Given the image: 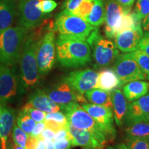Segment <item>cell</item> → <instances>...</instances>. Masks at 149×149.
<instances>
[{
    "label": "cell",
    "mask_w": 149,
    "mask_h": 149,
    "mask_svg": "<svg viewBox=\"0 0 149 149\" xmlns=\"http://www.w3.org/2000/svg\"><path fill=\"white\" fill-rule=\"evenodd\" d=\"M134 58L146 75V79L149 80V56L143 53L140 50H137L132 53Z\"/></svg>",
    "instance_id": "obj_29"
},
{
    "label": "cell",
    "mask_w": 149,
    "mask_h": 149,
    "mask_svg": "<svg viewBox=\"0 0 149 149\" xmlns=\"http://www.w3.org/2000/svg\"><path fill=\"white\" fill-rule=\"evenodd\" d=\"M68 129L71 136L72 146H79L82 149H104L105 147L88 130L75 128L69 123Z\"/></svg>",
    "instance_id": "obj_17"
},
{
    "label": "cell",
    "mask_w": 149,
    "mask_h": 149,
    "mask_svg": "<svg viewBox=\"0 0 149 149\" xmlns=\"http://www.w3.org/2000/svg\"><path fill=\"white\" fill-rule=\"evenodd\" d=\"M128 149H149V139H126Z\"/></svg>",
    "instance_id": "obj_34"
},
{
    "label": "cell",
    "mask_w": 149,
    "mask_h": 149,
    "mask_svg": "<svg viewBox=\"0 0 149 149\" xmlns=\"http://www.w3.org/2000/svg\"><path fill=\"white\" fill-rule=\"evenodd\" d=\"M113 69L120 79L121 87L130 81L147 79L132 53L119 55L115 61Z\"/></svg>",
    "instance_id": "obj_9"
},
{
    "label": "cell",
    "mask_w": 149,
    "mask_h": 149,
    "mask_svg": "<svg viewBox=\"0 0 149 149\" xmlns=\"http://www.w3.org/2000/svg\"><path fill=\"white\" fill-rule=\"evenodd\" d=\"M44 122L46 124V127L51 128L55 132L62 128H68V126L66 115L60 111L46 113Z\"/></svg>",
    "instance_id": "obj_26"
},
{
    "label": "cell",
    "mask_w": 149,
    "mask_h": 149,
    "mask_svg": "<svg viewBox=\"0 0 149 149\" xmlns=\"http://www.w3.org/2000/svg\"><path fill=\"white\" fill-rule=\"evenodd\" d=\"M140 122H149V93L128 105L124 121L126 126Z\"/></svg>",
    "instance_id": "obj_16"
},
{
    "label": "cell",
    "mask_w": 149,
    "mask_h": 149,
    "mask_svg": "<svg viewBox=\"0 0 149 149\" xmlns=\"http://www.w3.org/2000/svg\"><path fill=\"white\" fill-rule=\"evenodd\" d=\"M17 6V0H0V31L11 26Z\"/></svg>",
    "instance_id": "obj_21"
},
{
    "label": "cell",
    "mask_w": 149,
    "mask_h": 149,
    "mask_svg": "<svg viewBox=\"0 0 149 149\" xmlns=\"http://www.w3.org/2000/svg\"><path fill=\"white\" fill-rule=\"evenodd\" d=\"M134 13L139 19H144L149 14V0H137Z\"/></svg>",
    "instance_id": "obj_32"
},
{
    "label": "cell",
    "mask_w": 149,
    "mask_h": 149,
    "mask_svg": "<svg viewBox=\"0 0 149 149\" xmlns=\"http://www.w3.org/2000/svg\"><path fill=\"white\" fill-rule=\"evenodd\" d=\"M28 104L46 113L61 111L60 106L54 102L44 91H36L29 97Z\"/></svg>",
    "instance_id": "obj_20"
},
{
    "label": "cell",
    "mask_w": 149,
    "mask_h": 149,
    "mask_svg": "<svg viewBox=\"0 0 149 149\" xmlns=\"http://www.w3.org/2000/svg\"><path fill=\"white\" fill-rule=\"evenodd\" d=\"M3 109V105H2V104H1V102H0V119H1V114H2Z\"/></svg>",
    "instance_id": "obj_49"
},
{
    "label": "cell",
    "mask_w": 149,
    "mask_h": 149,
    "mask_svg": "<svg viewBox=\"0 0 149 149\" xmlns=\"http://www.w3.org/2000/svg\"><path fill=\"white\" fill-rule=\"evenodd\" d=\"M138 50L149 56V31H147L143 34L140 42L139 44Z\"/></svg>",
    "instance_id": "obj_37"
},
{
    "label": "cell",
    "mask_w": 149,
    "mask_h": 149,
    "mask_svg": "<svg viewBox=\"0 0 149 149\" xmlns=\"http://www.w3.org/2000/svg\"><path fill=\"white\" fill-rule=\"evenodd\" d=\"M141 26H142V29H144V31H149V14L143 19Z\"/></svg>",
    "instance_id": "obj_45"
},
{
    "label": "cell",
    "mask_w": 149,
    "mask_h": 149,
    "mask_svg": "<svg viewBox=\"0 0 149 149\" xmlns=\"http://www.w3.org/2000/svg\"><path fill=\"white\" fill-rule=\"evenodd\" d=\"M117 1L120 3L122 6L126 7V8H131L135 0H117Z\"/></svg>",
    "instance_id": "obj_43"
},
{
    "label": "cell",
    "mask_w": 149,
    "mask_h": 149,
    "mask_svg": "<svg viewBox=\"0 0 149 149\" xmlns=\"http://www.w3.org/2000/svg\"><path fill=\"white\" fill-rule=\"evenodd\" d=\"M98 73L91 69L74 70L65 77L64 80L74 91L84 95L91 89L95 88Z\"/></svg>",
    "instance_id": "obj_14"
},
{
    "label": "cell",
    "mask_w": 149,
    "mask_h": 149,
    "mask_svg": "<svg viewBox=\"0 0 149 149\" xmlns=\"http://www.w3.org/2000/svg\"><path fill=\"white\" fill-rule=\"evenodd\" d=\"M29 31L18 26L0 31V64L12 66L18 62Z\"/></svg>",
    "instance_id": "obj_3"
},
{
    "label": "cell",
    "mask_w": 149,
    "mask_h": 149,
    "mask_svg": "<svg viewBox=\"0 0 149 149\" xmlns=\"http://www.w3.org/2000/svg\"><path fill=\"white\" fill-rule=\"evenodd\" d=\"M97 28L83 18L63 10L56 17L54 29L58 33V38L86 41Z\"/></svg>",
    "instance_id": "obj_4"
},
{
    "label": "cell",
    "mask_w": 149,
    "mask_h": 149,
    "mask_svg": "<svg viewBox=\"0 0 149 149\" xmlns=\"http://www.w3.org/2000/svg\"><path fill=\"white\" fill-rule=\"evenodd\" d=\"M126 139H149V122L134 123L125 129Z\"/></svg>",
    "instance_id": "obj_25"
},
{
    "label": "cell",
    "mask_w": 149,
    "mask_h": 149,
    "mask_svg": "<svg viewBox=\"0 0 149 149\" xmlns=\"http://www.w3.org/2000/svg\"><path fill=\"white\" fill-rule=\"evenodd\" d=\"M40 37L35 33L28 35L20 57L22 82L24 87H34L40 79L37 52Z\"/></svg>",
    "instance_id": "obj_5"
},
{
    "label": "cell",
    "mask_w": 149,
    "mask_h": 149,
    "mask_svg": "<svg viewBox=\"0 0 149 149\" xmlns=\"http://www.w3.org/2000/svg\"><path fill=\"white\" fill-rule=\"evenodd\" d=\"M68 123L75 128L91 132L102 144L106 146L108 139L96 121L78 102H72L62 109Z\"/></svg>",
    "instance_id": "obj_7"
},
{
    "label": "cell",
    "mask_w": 149,
    "mask_h": 149,
    "mask_svg": "<svg viewBox=\"0 0 149 149\" xmlns=\"http://www.w3.org/2000/svg\"><path fill=\"white\" fill-rule=\"evenodd\" d=\"M122 93L128 102H132L149 93V81L135 80L122 86Z\"/></svg>",
    "instance_id": "obj_22"
},
{
    "label": "cell",
    "mask_w": 149,
    "mask_h": 149,
    "mask_svg": "<svg viewBox=\"0 0 149 149\" xmlns=\"http://www.w3.org/2000/svg\"><path fill=\"white\" fill-rule=\"evenodd\" d=\"M57 3L54 0H41L39 2L38 6L40 10L44 14H49L55 10Z\"/></svg>",
    "instance_id": "obj_35"
},
{
    "label": "cell",
    "mask_w": 149,
    "mask_h": 149,
    "mask_svg": "<svg viewBox=\"0 0 149 149\" xmlns=\"http://www.w3.org/2000/svg\"><path fill=\"white\" fill-rule=\"evenodd\" d=\"M19 81L14 68L0 64V102H10L17 95Z\"/></svg>",
    "instance_id": "obj_13"
},
{
    "label": "cell",
    "mask_w": 149,
    "mask_h": 149,
    "mask_svg": "<svg viewBox=\"0 0 149 149\" xmlns=\"http://www.w3.org/2000/svg\"><path fill=\"white\" fill-rule=\"evenodd\" d=\"M107 149H128L126 144L124 143H119L113 146H110L107 148Z\"/></svg>",
    "instance_id": "obj_46"
},
{
    "label": "cell",
    "mask_w": 149,
    "mask_h": 149,
    "mask_svg": "<svg viewBox=\"0 0 149 149\" xmlns=\"http://www.w3.org/2000/svg\"><path fill=\"white\" fill-rule=\"evenodd\" d=\"M35 149H46L45 139L42 138L40 136H39L38 143H37L36 148H35Z\"/></svg>",
    "instance_id": "obj_44"
},
{
    "label": "cell",
    "mask_w": 149,
    "mask_h": 149,
    "mask_svg": "<svg viewBox=\"0 0 149 149\" xmlns=\"http://www.w3.org/2000/svg\"><path fill=\"white\" fill-rule=\"evenodd\" d=\"M16 122L17 125L20 128H22L28 135H31L35 124H36L35 120L31 118L27 112L24 111L23 109L17 115Z\"/></svg>",
    "instance_id": "obj_28"
},
{
    "label": "cell",
    "mask_w": 149,
    "mask_h": 149,
    "mask_svg": "<svg viewBox=\"0 0 149 149\" xmlns=\"http://www.w3.org/2000/svg\"><path fill=\"white\" fill-rule=\"evenodd\" d=\"M121 87L120 81L113 68H105L98 73L95 88L111 91Z\"/></svg>",
    "instance_id": "obj_23"
},
{
    "label": "cell",
    "mask_w": 149,
    "mask_h": 149,
    "mask_svg": "<svg viewBox=\"0 0 149 149\" xmlns=\"http://www.w3.org/2000/svg\"><path fill=\"white\" fill-rule=\"evenodd\" d=\"M143 34L144 32L141 25L125 30L115 37V45L117 49L122 53H133L138 50L139 44Z\"/></svg>",
    "instance_id": "obj_15"
},
{
    "label": "cell",
    "mask_w": 149,
    "mask_h": 149,
    "mask_svg": "<svg viewBox=\"0 0 149 149\" xmlns=\"http://www.w3.org/2000/svg\"><path fill=\"white\" fill-rule=\"evenodd\" d=\"M55 29L49 27L39 42L37 60L40 75L46 74L53 68L56 59Z\"/></svg>",
    "instance_id": "obj_8"
},
{
    "label": "cell",
    "mask_w": 149,
    "mask_h": 149,
    "mask_svg": "<svg viewBox=\"0 0 149 149\" xmlns=\"http://www.w3.org/2000/svg\"><path fill=\"white\" fill-rule=\"evenodd\" d=\"M8 149H25L23 147L19 146V145L15 144V143H12L10 144V146H8Z\"/></svg>",
    "instance_id": "obj_48"
},
{
    "label": "cell",
    "mask_w": 149,
    "mask_h": 149,
    "mask_svg": "<svg viewBox=\"0 0 149 149\" xmlns=\"http://www.w3.org/2000/svg\"><path fill=\"white\" fill-rule=\"evenodd\" d=\"M46 128V124L45 122H37L35 124L34 128H33L32 133H31V135L34 136V137H39L40 136L41 134L43 132V130L45 129Z\"/></svg>",
    "instance_id": "obj_39"
},
{
    "label": "cell",
    "mask_w": 149,
    "mask_h": 149,
    "mask_svg": "<svg viewBox=\"0 0 149 149\" xmlns=\"http://www.w3.org/2000/svg\"><path fill=\"white\" fill-rule=\"evenodd\" d=\"M81 106L96 121L107 137L108 141L114 140L117 135V130L114 125L115 120L113 109L88 102L82 103Z\"/></svg>",
    "instance_id": "obj_10"
},
{
    "label": "cell",
    "mask_w": 149,
    "mask_h": 149,
    "mask_svg": "<svg viewBox=\"0 0 149 149\" xmlns=\"http://www.w3.org/2000/svg\"><path fill=\"white\" fill-rule=\"evenodd\" d=\"M41 0H19L18 3L19 25L31 30L40 26L47 18L48 15L43 13L39 8Z\"/></svg>",
    "instance_id": "obj_11"
},
{
    "label": "cell",
    "mask_w": 149,
    "mask_h": 149,
    "mask_svg": "<svg viewBox=\"0 0 149 149\" xmlns=\"http://www.w3.org/2000/svg\"><path fill=\"white\" fill-rule=\"evenodd\" d=\"M95 2V0H83L76 10L72 13V14L86 20L88 15L92 10Z\"/></svg>",
    "instance_id": "obj_30"
},
{
    "label": "cell",
    "mask_w": 149,
    "mask_h": 149,
    "mask_svg": "<svg viewBox=\"0 0 149 149\" xmlns=\"http://www.w3.org/2000/svg\"><path fill=\"white\" fill-rule=\"evenodd\" d=\"M46 93L54 102L60 106L61 110L72 102H86L85 97L74 91L64 79Z\"/></svg>",
    "instance_id": "obj_12"
},
{
    "label": "cell",
    "mask_w": 149,
    "mask_h": 149,
    "mask_svg": "<svg viewBox=\"0 0 149 149\" xmlns=\"http://www.w3.org/2000/svg\"><path fill=\"white\" fill-rule=\"evenodd\" d=\"M53 146L55 149H70L72 147L71 136L70 137L54 140Z\"/></svg>",
    "instance_id": "obj_36"
},
{
    "label": "cell",
    "mask_w": 149,
    "mask_h": 149,
    "mask_svg": "<svg viewBox=\"0 0 149 149\" xmlns=\"http://www.w3.org/2000/svg\"><path fill=\"white\" fill-rule=\"evenodd\" d=\"M57 59L66 68H77L91 61V49L86 41L57 38Z\"/></svg>",
    "instance_id": "obj_2"
},
{
    "label": "cell",
    "mask_w": 149,
    "mask_h": 149,
    "mask_svg": "<svg viewBox=\"0 0 149 149\" xmlns=\"http://www.w3.org/2000/svg\"><path fill=\"white\" fill-rule=\"evenodd\" d=\"M46 141V149H55L53 146V139H44Z\"/></svg>",
    "instance_id": "obj_47"
},
{
    "label": "cell",
    "mask_w": 149,
    "mask_h": 149,
    "mask_svg": "<svg viewBox=\"0 0 149 149\" xmlns=\"http://www.w3.org/2000/svg\"><path fill=\"white\" fill-rule=\"evenodd\" d=\"M86 42L92 51L93 59L100 68L109 66L115 62L120 55L116 45L111 40L106 39L97 28L91 33Z\"/></svg>",
    "instance_id": "obj_6"
},
{
    "label": "cell",
    "mask_w": 149,
    "mask_h": 149,
    "mask_svg": "<svg viewBox=\"0 0 149 149\" xmlns=\"http://www.w3.org/2000/svg\"><path fill=\"white\" fill-rule=\"evenodd\" d=\"M105 34L108 38H115L125 30L141 25V20L131 13V8L122 6L117 0H107L105 9Z\"/></svg>",
    "instance_id": "obj_1"
},
{
    "label": "cell",
    "mask_w": 149,
    "mask_h": 149,
    "mask_svg": "<svg viewBox=\"0 0 149 149\" xmlns=\"http://www.w3.org/2000/svg\"><path fill=\"white\" fill-rule=\"evenodd\" d=\"M28 137H29V135L26 133H25L17 125L14 124L13 128V139L15 144L25 148Z\"/></svg>",
    "instance_id": "obj_31"
},
{
    "label": "cell",
    "mask_w": 149,
    "mask_h": 149,
    "mask_svg": "<svg viewBox=\"0 0 149 149\" xmlns=\"http://www.w3.org/2000/svg\"><path fill=\"white\" fill-rule=\"evenodd\" d=\"M38 141L39 137H34V136L29 135L25 149H35L36 148Z\"/></svg>",
    "instance_id": "obj_40"
},
{
    "label": "cell",
    "mask_w": 149,
    "mask_h": 149,
    "mask_svg": "<svg viewBox=\"0 0 149 149\" xmlns=\"http://www.w3.org/2000/svg\"><path fill=\"white\" fill-rule=\"evenodd\" d=\"M111 100L115 122L117 126L121 127L124 124L127 113V101L123 93L119 88L111 91Z\"/></svg>",
    "instance_id": "obj_19"
},
{
    "label": "cell",
    "mask_w": 149,
    "mask_h": 149,
    "mask_svg": "<svg viewBox=\"0 0 149 149\" xmlns=\"http://www.w3.org/2000/svg\"><path fill=\"white\" fill-rule=\"evenodd\" d=\"M15 120V111L10 108L3 107L0 119V148L8 149V140Z\"/></svg>",
    "instance_id": "obj_18"
},
{
    "label": "cell",
    "mask_w": 149,
    "mask_h": 149,
    "mask_svg": "<svg viewBox=\"0 0 149 149\" xmlns=\"http://www.w3.org/2000/svg\"><path fill=\"white\" fill-rule=\"evenodd\" d=\"M23 109L25 111H26L31 117L35 120V122H44L45 120L46 113L43 112L40 110L35 109L31 105L29 104H26L24 106Z\"/></svg>",
    "instance_id": "obj_33"
},
{
    "label": "cell",
    "mask_w": 149,
    "mask_h": 149,
    "mask_svg": "<svg viewBox=\"0 0 149 149\" xmlns=\"http://www.w3.org/2000/svg\"><path fill=\"white\" fill-rule=\"evenodd\" d=\"M55 132L51 128L46 127L45 129L43 130L42 134L40 135V137L43 139H53L55 137Z\"/></svg>",
    "instance_id": "obj_42"
},
{
    "label": "cell",
    "mask_w": 149,
    "mask_h": 149,
    "mask_svg": "<svg viewBox=\"0 0 149 149\" xmlns=\"http://www.w3.org/2000/svg\"><path fill=\"white\" fill-rule=\"evenodd\" d=\"M70 135L69 131H68V128H64L62 129L58 130V131L55 132V137H54V140H57V139H60L63 138H66V137H70Z\"/></svg>",
    "instance_id": "obj_41"
},
{
    "label": "cell",
    "mask_w": 149,
    "mask_h": 149,
    "mask_svg": "<svg viewBox=\"0 0 149 149\" xmlns=\"http://www.w3.org/2000/svg\"><path fill=\"white\" fill-rule=\"evenodd\" d=\"M84 97L90 103L112 109L111 91L94 88L86 91L84 93Z\"/></svg>",
    "instance_id": "obj_24"
},
{
    "label": "cell",
    "mask_w": 149,
    "mask_h": 149,
    "mask_svg": "<svg viewBox=\"0 0 149 149\" xmlns=\"http://www.w3.org/2000/svg\"><path fill=\"white\" fill-rule=\"evenodd\" d=\"M82 1L83 0H66L63 4V8L64 10L72 13Z\"/></svg>",
    "instance_id": "obj_38"
},
{
    "label": "cell",
    "mask_w": 149,
    "mask_h": 149,
    "mask_svg": "<svg viewBox=\"0 0 149 149\" xmlns=\"http://www.w3.org/2000/svg\"><path fill=\"white\" fill-rule=\"evenodd\" d=\"M93 26L97 28L105 22V8L104 0H95L92 10L88 15L86 20Z\"/></svg>",
    "instance_id": "obj_27"
}]
</instances>
